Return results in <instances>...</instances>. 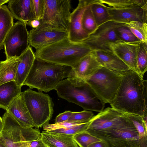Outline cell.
Segmentation results:
<instances>
[{
    "instance_id": "1",
    "label": "cell",
    "mask_w": 147,
    "mask_h": 147,
    "mask_svg": "<svg viewBox=\"0 0 147 147\" xmlns=\"http://www.w3.org/2000/svg\"><path fill=\"white\" fill-rule=\"evenodd\" d=\"M110 104L123 113L143 116L147 114V81L129 69L122 75L116 96Z\"/></svg>"
},
{
    "instance_id": "2",
    "label": "cell",
    "mask_w": 147,
    "mask_h": 147,
    "mask_svg": "<svg viewBox=\"0 0 147 147\" xmlns=\"http://www.w3.org/2000/svg\"><path fill=\"white\" fill-rule=\"evenodd\" d=\"M92 51L82 42H73L67 38L39 48L34 54L41 60L72 68Z\"/></svg>"
},
{
    "instance_id": "3",
    "label": "cell",
    "mask_w": 147,
    "mask_h": 147,
    "mask_svg": "<svg viewBox=\"0 0 147 147\" xmlns=\"http://www.w3.org/2000/svg\"><path fill=\"white\" fill-rule=\"evenodd\" d=\"M55 90L59 97L80 106L84 110L100 112L104 109L105 103L90 85L80 78L67 77L59 83Z\"/></svg>"
},
{
    "instance_id": "4",
    "label": "cell",
    "mask_w": 147,
    "mask_h": 147,
    "mask_svg": "<svg viewBox=\"0 0 147 147\" xmlns=\"http://www.w3.org/2000/svg\"><path fill=\"white\" fill-rule=\"evenodd\" d=\"M71 68L36 58L23 84L32 89L46 92L56 88L64 78H67Z\"/></svg>"
},
{
    "instance_id": "5",
    "label": "cell",
    "mask_w": 147,
    "mask_h": 147,
    "mask_svg": "<svg viewBox=\"0 0 147 147\" xmlns=\"http://www.w3.org/2000/svg\"><path fill=\"white\" fill-rule=\"evenodd\" d=\"M111 20L127 24L131 21L147 23V0H99Z\"/></svg>"
},
{
    "instance_id": "6",
    "label": "cell",
    "mask_w": 147,
    "mask_h": 147,
    "mask_svg": "<svg viewBox=\"0 0 147 147\" xmlns=\"http://www.w3.org/2000/svg\"><path fill=\"white\" fill-rule=\"evenodd\" d=\"M21 94L35 127L38 128L49 123L53 113L54 106L49 96L30 88L21 92Z\"/></svg>"
},
{
    "instance_id": "7",
    "label": "cell",
    "mask_w": 147,
    "mask_h": 147,
    "mask_svg": "<svg viewBox=\"0 0 147 147\" xmlns=\"http://www.w3.org/2000/svg\"><path fill=\"white\" fill-rule=\"evenodd\" d=\"M122 75L101 67L85 80L105 103L114 99L120 84Z\"/></svg>"
},
{
    "instance_id": "8",
    "label": "cell",
    "mask_w": 147,
    "mask_h": 147,
    "mask_svg": "<svg viewBox=\"0 0 147 147\" xmlns=\"http://www.w3.org/2000/svg\"><path fill=\"white\" fill-rule=\"evenodd\" d=\"M132 125H134L125 114L112 107H107L89 121L85 131L96 137L117 127Z\"/></svg>"
},
{
    "instance_id": "9",
    "label": "cell",
    "mask_w": 147,
    "mask_h": 147,
    "mask_svg": "<svg viewBox=\"0 0 147 147\" xmlns=\"http://www.w3.org/2000/svg\"><path fill=\"white\" fill-rule=\"evenodd\" d=\"M43 16L40 20L69 32L71 6L70 0H45Z\"/></svg>"
},
{
    "instance_id": "10",
    "label": "cell",
    "mask_w": 147,
    "mask_h": 147,
    "mask_svg": "<svg viewBox=\"0 0 147 147\" xmlns=\"http://www.w3.org/2000/svg\"><path fill=\"white\" fill-rule=\"evenodd\" d=\"M26 25V23L20 21L14 23L3 43L6 59L18 57L30 46Z\"/></svg>"
},
{
    "instance_id": "11",
    "label": "cell",
    "mask_w": 147,
    "mask_h": 147,
    "mask_svg": "<svg viewBox=\"0 0 147 147\" xmlns=\"http://www.w3.org/2000/svg\"><path fill=\"white\" fill-rule=\"evenodd\" d=\"M125 24L111 20L108 21L98 26L81 42L92 50H110L109 43L119 40L116 33L117 28Z\"/></svg>"
},
{
    "instance_id": "12",
    "label": "cell",
    "mask_w": 147,
    "mask_h": 147,
    "mask_svg": "<svg viewBox=\"0 0 147 147\" xmlns=\"http://www.w3.org/2000/svg\"><path fill=\"white\" fill-rule=\"evenodd\" d=\"M40 21L39 26L29 32V44L36 50L68 38V32L56 28L48 23Z\"/></svg>"
},
{
    "instance_id": "13",
    "label": "cell",
    "mask_w": 147,
    "mask_h": 147,
    "mask_svg": "<svg viewBox=\"0 0 147 147\" xmlns=\"http://www.w3.org/2000/svg\"><path fill=\"white\" fill-rule=\"evenodd\" d=\"M97 138L106 143L108 147H140V139L134 125L114 128Z\"/></svg>"
},
{
    "instance_id": "14",
    "label": "cell",
    "mask_w": 147,
    "mask_h": 147,
    "mask_svg": "<svg viewBox=\"0 0 147 147\" xmlns=\"http://www.w3.org/2000/svg\"><path fill=\"white\" fill-rule=\"evenodd\" d=\"M2 118L3 127L0 137L5 147H24L23 127L7 111Z\"/></svg>"
},
{
    "instance_id": "15",
    "label": "cell",
    "mask_w": 147,
    "mask_h": 147,
    "mask_svg": "<svg viewBox=\"0 0 147 147\" xmlns=\"http://www.w3.org/2000/svg\"><path fill=\"white\" fill-rule=\"evenodd\" d=\"M141 41L127 42L120 40L109 43V49L131 69L139 74L137 55Z\"/></svg>"
},
{
    "instance_id": "16",
    "label": "cell",
    "mask_w": 147,
    "mask_h": 147,
    "mask_svg": "<svg viewBox=\"0 0 147 147\" xmlns=\"http://www.w3.org/2000/svg\"><path fill=\"white\" fill-rule=\"evenodd\" d=\"M89 0H79L77 7L71 13L69 26L68 38L74 42H82L88 36L82 27L84 12L90 3Z\"/></svg>"
},
{
    "instance_id": "17",
    "label": "cell",
    "mask_w": 147,
    "mask_h": 147,
    "mask_svg": "<svg viewBox=\"0 0 147 147\" xmlns=\"http://www.w3.org/2000/svg\"><path fill=\"white\" fill-rule=\"evenodd\" d=\"M92 52L102 67L123 75L130 69L111 50H95Z\"/></svg>"
},
{
    "instance_id": "18",
    "label": "cell",
    "mask_w": 147,
    "mask_h": 147,
    "mask_svg": "<svg viewBox=\"0 0 147 147\" xmlns=\"http://www.w3.org/2000/svg\"><path fill=\"white\" fill-rule=\"evenodd\" d=\"M6 111L22 127L30 128L35 127L21 93L11 102Z\"/></svg>"
},
{
    "instance_id": "19",
    "label": "cell",
    "mask_w": 147,
    "mask_h": 147,
    "mask_svg": "<svg viewBox=\"0 0 147 147\" xmlns=\"http://www.w3.org/2000/svg\"><path fill=\"white\" fill-rule=\"evenodd\" d=\"M101 67L92 51L81 59L75 67L71 68L67 78L77 77L85 81Z\"/></svg>"
},
{
    "instance_id": "20",
    "label": "cell",
    "mask_w": 147,
    "mask_h": 147,
    "mask_svg": "<svg viewBox=\"0 0 147 147\" xmlns=\"http://www.w3.org/2000/svg\"><path fill=\"white\" fill-rule=\"evenodd\" d=\"M14 81L21 87L28 76L36 58L32 48L29 46L19 57Z\"/></svg>"
},
{
    "instance_id": "21",
    "label": "cell",
    "mask_w": 147,
    "mask_h": 147,
    "mask_svg": "<svg viewBox=\"0 0 147 147\" xmlns=\"http://www.w3.org/2000/svg\"><path fill=\"white\" fill-rule=\"evenodd\" d=\"M7 7L13 18L19 21L27 22L33 20L32 0H9Z\"/></svg>"
},
{
    "instance_id": "22",
    "label": "cell",
    "mask_w": 147,
    "mask_h": 147,
    "mask_svg": "<svg viewBox=\"0 0 147 147\" xmlns=\"http://www.w3.org/2000/svg\"><path fill=\"white\" fill-rule=\"evenodd\" d=\"M42 139L47 147H78L72 136L43 131Z\"/></svg>"
},
{
    "instance_id": "23",
    "label": "cell",
    "mask_w": 147,
    "mask_h": 147,
    "mask_svg": "<svg viewBox=\"0 0 147 147\" xmlns=\"http://www.w3.org/2000/svg\"><path fill=\"white\" fill-rule=\"evenodd\" d=\"M21 86L14 81L0 86V108L7 110L11 102L21 93Z\"/></svg>"
},
{
    "instance_id": "24",
    "label": "cell",
    "mask_w": 147,
    "mask_h": 147,
    "mask_svg": "<svg viewBox=\"0 0 147 147\" xmlns=\"http://www.w3.org/2000/svg\"><path fill=\"white\" fill-rule=\"evenodd\" d=\"M20 59L15 57L6 59L0 63V86L14 81L18 64Z\"/></svg>"
},
{
    "instance_id": "25",
    "label": "cell",
    "mask_w": 147,
    "mask_h": 147,
    "mask_svg": "<svg viewBox=\"0 0 147 147\" xmlns=\"http://www.w3.org/2000/svg\"><path fill=\"white\" fill-rule=\"evenodd\" d=\"M13 18L5 5L0 6V51L5 39L14 24Z\"/></svg>"
},
{
    "instance_id": "26",
    "label": "cell",
    "mask_w": 147,
    "mask_h": 147,
    "mask_svg": "<svg viewBox=\"0 0 147 147\" xmlns=\"http://www.w3.org/2000/svg\"><path fill=\"white\" fill-rule=\"evenodd\" d=\"M90 6L97 26L111 20L107 9L99 0H90Z\"/></svg>"
},
{
    "instance_id": "27",
    "label": "cell",
    "mask_w": 147,
    "mask_h": 147,
    "mask_svg": "<svg viewBox=\"0 0 147 147\" xmlns=\"http://www.w3.org/2000/svg\"><path fill=\"white\" fill-rule=\"evenodd\" d=\"M130 30L139 40L147 43V23L131 21L126 24Z\"/></svg>"
},
{
    "instance_id": "28",
    "label": "cell",
    "mask_w": 147,
    "mask_h": 147,
    "mask_svg": "<svg viewBox=\"0 0 147 147\" xmlns=\"http://www.w3.org/2000/svg\"><path fill=\"white\" fill-rule=\"evenodd\" d=\"M125 114L137 130L140 139L147 136V115H145L142 117L134 114Z\"/></svg>"
},
{
    "instance_id": "29",
    "label": "cell",
    "mask_w": 147,
    "mask_h": 147,
    "mask_svg": "<svg viewBox=\"0 0 147 147\" xmlns=\"http://www.w3.org/2000/svg\"><path fill=\"white\" fill-rule=\"evenodd\" d=\"M139 75L143 78L147 70V43L141 41L137 55Z\"/></svg>"
},
{
    "instance_id": "30",
    "label": "cell",
    "mask_w": 147,
    "mask_h": 147,
    "mask_svg": "<svg viewBox=\"0 0 147 147\" xmlns=\"http://www.w3.org/2000/svg\"><path fill=\"white\" fill-rule=\"evenodd\" d=\"M90 0L84 12L82 21V28L88 35L97 27L90 6Z\"/></svg>"
},
{
    "instance_id": "31",
    "label": "cell",
    "mask_w": 147,
    "mask_h": 147,
    "mask_svg": "<svg viewBox=\"0 0 147 147\" xmlns=\"http://www.w3.org/2000/svg\"><path fill=\"white\" fill-rule=\"evenodd\" d=\"M72 138L80 147H87L93 143L101 140L85 131L74 135Z\"/></svg>"
},
{
    "instance_id": "32",
    "label": "cell",
    "mask_w": 147,
    "mask_h": 147,
    "mask_svg": "<svg viewBox=\"0 0 147 147\" xmlns=\"http://www.w3.org/2000/svg\"><path fill=\"white\" fill-rule=\"evenodd\" d=\"M89 124V121L79 125L70 126L66 128L48 131L50 132L73 136L74 135L85 131Z\"/></svg>"
},
{
    "instance_id": "33",
    "label": "cell",
    "mask_w": 147,
    "mask_h": 147,
    "mask_svg": "<svg viewBox=\"0 0 147 147\" xmlns=\"http://www.w3.org/2000/svg\"><path fill=\"white\" fill-rule=\"evenodd\" d=\"M116 31L119 40L127 42L140 40L133 34L127 24L119 27Z\"/></svg>"
},
{
    "instance_id": "34",
    "label": "cell",
    "mask_w": 147,
    "mask_h": 147,
    "mask_svg": "<svg viewBox=\"0 0 147 147\" xmlns=\"http://www.w3.org/2000/svg\"><path fill=\"white\" fill-rule=\"evenodd\" d=\"M45 7V0H32L31 9L32 19L41 20Z\"/></svg>"
},
{
    "instance_id": "35",
    "label": "cell",
    "mask_w": 147,
    "mask_h": 147,
    "mask_svg": "<svg viewBox=\"0 0 147 147\" xmlns=\"http://www.w3.org/2000/svg\"><path fill=\"white\" fill-rule=\"evenodd\" d=\"M94 116L93 113L90 111L84 110L80 112H73L67 121L85 123L88 122Z\"/></svg>"
},
{
    "instance_id": "36",
    "label": "cell",
    "mask_w": 147,
    "mask_h": 147,
    "mask_svg": "<svg viewBox=\"0 0 147 147\" xmlns=\"http://www.w3.org/2000/svg\"><path fill=\"white\" fill-rule=\"evenodd\" d=\"M83 123H84L81 122L67 121L58 123L50 124L48 123L44 125L43 126V128L45 131H50L56 129L64 128Z\"/></svg>"
},
{
    "instance_id": "37",
    "label": "cell",
    "mask_w": 147,
    "mask_h": 147,
    "mask_svg": "<svg viewBox=\"0 0 147 147\" xmlns=\"http://www.w3.org/2000/svg\"><path fill=\"white\" fill-rule=\"evenodd\" d=\"M73 113V112L67 111L60 113L56 117L54 123H58L67 121Z\"/></svg>"
},
{
    "instance_id": "38",
    "label": "cell",
    "mask_w": 147,
    "mask_h": 147,
    "mask_svg": "<svg viewBox=\"0 0 147 147\" xmlns=\"http://www.w3.org/2000/svg\"><path fill=\"white\" fill-rule=\"evenodd\" d=\"M26 147H47L43 143L42 138L30 142Z\"/></svg>"
},
{
    "instance_id": "39",
    "label": "cell",
    "mask_w": 147,
    "mask_h": 147,
    "mask_svg": "<svg viewBox=\"0 0 147 147\" xmlns=\"http://www.w3.org/2000/svg\"><path fill=\"white\" fill-rule=\"evenodd\" d=\"M87 147H108V146L105 142L101 140L100 141L93 143Z\"/></svg>"
},
{
    "instance_id": "40",
    "label": "cell",
    "mask_w": 147,
    "mask_h": 147,
    "mask_svg": "<svg viewBox=\"0 0 147 147\" xmlns=\"http://www.w3.org/2000/svg\"><path fill=\"white\" fill-rule=\"evenodd\" d=\"M40 23V21L33 19L28 22H27V25H28L33 29L37 27L39 25Z\"/></svg>"
},
{
    "instance_id": "41",
    "label": "cell",
    "mask_w": 147,
    "mask_h": 147,
    "mask_svg": "<svg viewBox=\"0 0 147 147\" xmlns=\"http://www.w3.org/2000/svg\"><path fill=\"white\" fill-rule=\"evenodd\" d=\"M3 127V121L2 118L0 116V135L1 134Z\"/></svg>"
},
{
    "instance_id": "42",
    "label": "cell",
    "mask_w": 147,
    "mask_h": 147,
    "mask_svg": "<svg viewBox=\"0 0 147 147\" xmlns=\"http://www.w3.org/2000/svg\"><path fill=\"white\" fill-rule=\"evenodd\" d=\"M0 147H5L0 137Z\"/></svg>"
},
{
    "instance_id": "43",
    "label": "cell",
    "mask_w": 147,
    "mask_h": 147,
    "mask_svg": "<svg viewBox=\"0 0 147 147\" xmlns=\"http://www.w3.org/2000/svg\"><path fill=\"white\" fill-rule=\"evenodd\" d=\"M1 62V61H0V63Z\"/></svg>"
}]
</instances>
